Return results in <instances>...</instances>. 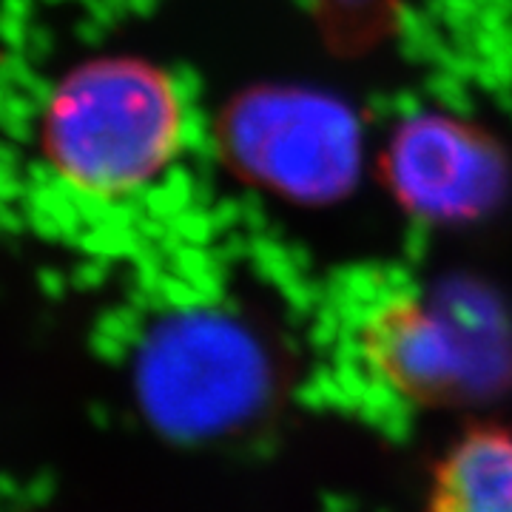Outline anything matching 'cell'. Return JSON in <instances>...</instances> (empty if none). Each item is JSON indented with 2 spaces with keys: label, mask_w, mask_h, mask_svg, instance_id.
Here are the masks:
<instances>
[{
  "label": "cell",
  "mask_w": 512,
  "mask_h": 512,
  "mask_svg": "<svg viewBox=\"0 0 512 512\" xmlns=\"http://www.w3.org/2000/svg\"><path fill=\"white\" fill-rule=\"evenodd\" d=\"M427 512H512V430L464 433L436 464Z\"/></svg>",
  "instance_id": "6"
},
{
  "label": "cell",
  "mask_w": 512,
  "mask_h": 512,
  "mask_svg": "<svg viewBox=\"0 0 512 512\" xmlns=\"http://www.w3.org/2000/svg\"><path fill=\"white\" fill-rule=\"evenodd\" d=\"M362 353L393 393L424 407L484 402L512 373L501 316L476 296H390L367 316Z\"/></svg>",
  "instance_id": "2"
},
{
  "label": "cell",
  "mask_w": 512,
  "mask_h": 512,
  "mask_svg": "<svg viewBox=\"0 0 512 512\" xmlns=\"http://www.w3.org/2000/svg\"><path fill=\"white\" fill-rule=\"evenodd\" d=\"M191 111L183 86L134 55L92 57L52 83L37 117L46 177L89 205L134 202L183 160Z\"/></svg>",
  "instance_id": "1"
},
{
  "label": "cell",
  "mask_w": 512,
  "mask_h": 512,
  "mask_svg": "<svg viewBox=\"0 0 512 512\" xmlns=\"http://www.w3.org/2000/svg\"><path fill=\"white\" fill-rule=\"evenodd\" d=\"M231 148L239 163L254 174L296 191V185L316 188L336 183L345 168V146L339 120L333 114L316 117V111H296L285 100H248L231 120Z\"/></svg>",
  "instance_id": "4"
},
{
  "label": "cell",
  "mask_w": 512,
  "mask_h": 512,
  "mask_svg": "<svg viewBox=\"0 0 512 512\" xmlns=\"http://www.w3.org/2000/svg\"><path fill=\"white\" fill-rule=\"evenodd\" d=\"M390 180L413 208L453 217L495 188V160L464 128L444 120L407 123L390 148Z\"/></svg>",
  "instance_id": "5"
},
{
  "label": "cell",
  "mask_w": 512,
  "mask_h": 512,
  "mask_svg": "<svg viewBox=\"0 0 512 512\" xmlns=\"http://www.w3.org/2000/svg\"><path fill=\"white\" fill-rule=\"evenodd\" d=\"M148 410L165 430L208 436L251 421L274 393L268 350L222 313H185L154 330L140 359Z\"/></svg>",
  "instance_id": "3"
}]
</instances>
